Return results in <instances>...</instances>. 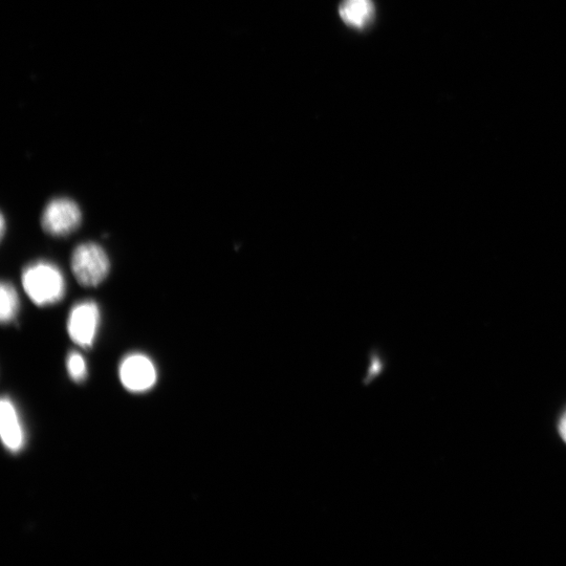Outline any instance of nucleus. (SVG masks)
<instances>
[{"label": "nucleus", "instance_id": "nucleus-1", "mask_svg": "<svg viewBox=\"0 0 566 566\" xmlns=\"http://www.w3.org/2000/svg\"><path fill=\"white\" fill-rule=\"evenodd\" d=\"M21 281L26 293L38 307L59 302L67 290L61 270L47 261H37L28 266Z\"/></svg>", "mask_w": 566, "mask_h": 566}, {"label": "nucleus", "instance_id": "nucleus-2", "mask_svg": "<svg viewBox=\"0 0 566 566\" xmlns=\"http://www.w3.org/2000/svg\"><path fill=\"white\" fill-rule=\"evenodd\" d=\"M110 259L103 248L94 243L78 246L72 255V271L80 285L96 287L110 272Z\"/></svg>", "mask_w": 566, "mask_h": 566}, {"label": "nucleus", "instance_id": "nucleus-3", "mask_svg": "<svg viewBox=\"0 0 566 566\" xmlns=\"http://www.w3.org/2000/svg\"><path fill=\"white\" fill-rule=\"evenodd\" d=\"M82 222L79 206L70 199L51 201L42 213L41 226L53 236H65L76 231Z\"/></svg>", "mask_w": 566, "mask_h": 566}, {"label": "nucleus", "instance_id": "nucleus-4", "mask_svg": "<svg viewBox=\"0 0 566 566\" xmlns=\"http://www.w3.org/2000/svg\"><path fill=\"white\" fill-rule=\"evenodd\" d=\"M100 325L98 304L87 300L77 303L68 320V332L71 339L82 347L93 345Z\"/></svg>", "mask_w": 566, "mask_h": 566}, {"label": "nucleus", "instance_id": "nucleus-5", "mask_svg": "<svg viewBox=\"0 0 566 566\" xmlns=\"http://www.w3.org/2000/svg\"><path fill=\"white\" fill-rule=\"evenodd\" d=\"M120 379L124 387L133 393H144L157 383V369L147 356H127L120 366Z\"/></svg>", "mask_w": 566, "mask_h": 566}, {"label": "nucleus", "instance_id": "nucleus-6", "mask_svg": "<svg viewBox=\"0 0 566 566\" xmlns=\"http://www.w3.org/2000/svg\"><path fill=\"white\" fill-rule=\"evenodd\" d=\"M0 434L8 450L17 452L23 448L25 443L23 425L14 404L8 398H4L0 404Z\"/></svg>", "mask_w": 566, "mask_h": 566}, {"label": "nucleus", "instance_id": "nucleus-7", "mask_svg": "<svg viewBox=\"0 0 566 566\" xmlns=\"http://www.w3.org/2000/svg\"><path fill=\"white\" fill-rule=\"evenodd\" d=\"M339 15L347 27L364 31L374 23L376 7L373 0H342Z\"/></svg>", "mask_w": 566, "mask_h": 566}, {"label": "nucleus", "instance_id": "nucleus-8", "mask_svg": "<svg viewBox=\"0 0 566 566\" xmlns=\"http://www.w3.org/2000/svg\"><path fill=\"white\" fill-rule=\"evenodd\" d=\"M19 298L12 283L4 281L0 287V319L11 322L18 314Z\"/></svg>", "mask_w": 566, "mask_h": 566}, {"label": "nucleus", "instance_id": "nucleus-9", "mask_svg": "<svg viewBox=\"0 0 566 566\" xmlns=\"http://www.w3.org/2000/svg\"><path fill=\"white\" fill-rule=\"evenodd\" d=\"M67 365L69 374L74 381L81 382L86 378L87 366L82 355L77 352L71 353Z\"/></svg>", "mask_w": 566, "mask_h": 566}, {"label": "nucleus", "instance_id": "nucleus-10", "mask_svg": "<svg viewBox=\"0 0 566 566\" xmlns=\"http://www.w3.org/2000/svg\"><path fill=\"white\" fill-rule=\"evenodd\" d=\"M559 432L561 438L566 443V412L564 413V416L562 417L561 422L559 424Z\"/></svg>", "mask_w": 566, "mask_h": 566}, {"label": "nucleus", "instance_id": "nucleus-11", "mask_svg": "<svg viewBox=\"0 0 566 566\" xmlns=\"http://www.w3.org/2000/svg\"><path fill=\"white\" fill-rule=\"evenodd\" d=\"M0 226H2V228H0V232H2V236L4 237L6 233V220L4 215H2V221H0Z\"/></svg>", "mask_w": 566, "mask_h": 566}]
</instances>
